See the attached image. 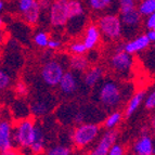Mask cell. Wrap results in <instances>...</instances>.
<instances>
[{
  "instance_id": "obj_25",
  "label": "cell",
  "mask_w": 155,
  "mask_h": 155,
  "mask_svg": "<svg viewBox=\"0 0 155 155\" xmlns=\"http://www.w3.org/2000/svg\"><path fill=\"white\" fill-rule=\"evenodd\" d=\"M70 51L73 55H81L86 54V52L88 50L81 40H75L70 45Z\"/></svg>"
},
{
  "instance_id": "obj_7",
  "label": "cell",
  "mask_w": 155,
  "mask_h": 155,
  "mask_svg": "<svg viewBox=\"0 0 155 155\" xmlns=\"http://www.w3.org/2000/svg\"><path fill=\"white\" fill-rule=\"evenodd\" d=\"M65 67L62 63L58 60H49L42 65L40 70V76L41 79L47 86L49 87H55L59 85L60 80L64 75Z\"/></svg>"
},
{
  "instance_id": "obj_20",
  "label": "cell",
  "mask_w": 155,
  "mask_h": 155,
  "mask_svg": "<svg viewBox=\"0 0 155 155\" xmlns=\"http://www.w3.org/2000/svg\"><path fill=\"white\" fill-rule=\"evenodd\" d=\"M51 107V102L46 99H39L35 100L31 105V111L35 116H41L45 115Z\"/></svg>"
},
{
  "instance_id": "obj_37",
  "label": "cell",
  "mask_w": 155,
  "mask_h": 155,
  "mask_svg": "<svg viewBox=\"0 0 155 155\" xmlns=\"http://www.w3.org/2000/svg\"><path fill=\"white\" fill-rule=\"evenodd\" d=\"M7 37H8L7 36V31H5L3 28H0V47L5 44Z\"/></svg>"
},
{
  "instance_id": "obj_1",
  "label": "cell",
  "mask_w": 155,
  "mask_h": 155,
  "mask_svg": "<svg viewBox=\"0 0 155 155\" xmlns=\"http://www.w3.org/2000/svg\"><path fill=\"white\" fill-rule=\"evenodd\" d=\"M98 102L105 110L114 111L124 102L125 93L122 85L114 79H104L98 84Z\"/></svg>"
},
{
  "instance_id": "obj_38",
  "label": "cell",
  "mask_w": 155,
  "mask_h": 155,
  "mask_svg": "<svg viewBox=\"0 0 155 155\" xmlns=\"http://www.w3.org/2000/svg\"><path fill=\"white\" fill-rule=\"evenodd\" d=\"M0 155H20V153H18L16 150H14V149H11V150L1 152L0 153Z\"/></svg>"
},
{
  "instance_id": "obj_33",
  "label": "cell",
  "mask_w": 155,
  "mask_h": 155,
  "mask_svg": "<svg viewBox=\"0 0 155 155\" xmlns=\"http://www.w3.org/2000/svg\"><path fill=\"white\" fill-rule=\"evenodd\" d=\"M145 27H147V29H155V13L147 16Z\"/></svg>"
},
{
  "instance_id": "obj_36",
  "label": "cell",
  "mask_w": 155,
  "mask_h": 155,
  "mask_svg": "<svg viewBox=\"0 0 155 155\" xmlns=\"http://www.w3.org/2000/svg\"><path fill=\"white\" fill-rule=\"evenodd\" d=\"M145 36L147 37V39L151 42H153L155 40V29H147V33H145Z\"/></svg>"
},
{
  "instance_id": "obj_19",
  "label": "cell",
  "mask_w": 155,
  "mask_h": 155,
  "mask_svg": "<svg viewBox=\"0 0 155 155\" xmlns=\"http://www.w3.org/2000/svg\"><path fill=\"white\" fill-rule=\"evenodd\" d=\"M41 12L42 11L40 10V8H39V5H38V2H37V0H36L35 3L31 5V8L22 14V16H23L24 21H25L27 24H29V25H36V24L38 23L39 18H40Z\"/></svg>"
},
{
  "instance_id": "obj_4",
  "label": "cell",
  "mask_w": 155,
  "mask_h": 155,
  "mask_svg": "<svg viewBox=\"0 0 155 155\" xmlns=\"http://www.w3.org/2000/svg\"><path fill=\"white\" fill-rule=\"evenodd\" d=\"M101 132V127L94 123L79 124L73 130L72 141L76 147L85 149L96 142Z\"/></svg>"
},
{
  "instance_id": "obj_39",
  "label": "cell",
  "mask_w": 155,
  "mask_h": 155,
  "mask_svg": "<svg viewBox=\"0 0 155 155\" xmlns=\"http://www.w3.org/2000/svg\"><path fill=\"white\" fill-rule=\"evenodd\" d=\"M3 9H5V1H3V0H0V12H2Z\"/></svg>"
},
{
  "instance_id": "obj_3",
  "label": "cell",
  "mask_w": 155,
  "mask_h": 155,
  "mask_svg": "<svg viewBox=\"0 0 155 155\" xmlns=\"http://www.w3.org/2000/svg\"><path fill=\"white\" fill-rule=\"evenodd\" d=\"M35 127L36 123L28 117L20 119L15 125H13V147L28 149L35 138Z\"/></svg>"
},
{
  "instance_id": "obj_18",
  "label": "cell",
  "mask_w": 155,
  "mask_h": 155,
  "mask_svg": "<svg viewBox=\"0 0 155 155\" xmlns=\"http://www.w3.org/2000/svg\"><path fill=\"white\" fill-rule=\"evenodd\" d=\"M71 70L75 73H84L89 67L90 63L87 60L85 54L81 55H72L68 61Z\"/></svg>"
},
{
  "instance_id": "obj_35",
  "label": "cell",
  "mask_w": 155,
  "mask_h": 155,
  "mask_svg": "<svg viewBox=\"0 0 155 155\" xmlns=\"http://www.w3.org/2000/svg\"><path fill=\"white\" fill-rule=\"evenodd\" d=\"M139 0H118V5H131L138 3Z\"/></svg>"
},
{
  "instance_id": "obj_13",
  "label": "cell",
  "mask_w": 155,
  "mask_h": 155,
  "mask_svg": "<svg viewBox=\"0 0 155 155\" xmlns=\"http://www.w3.org/2000/svg\"><path fill=\"white\" fill-rule=\"evenodd\" d=\"M151 44L152 42L147 39V37L145 36V34H141V35H138L136 38L134 39L131 38L127 42L123 44L122 48L127 53L134 55V54H137L138 52H142L144 50H147L151 46Z\"/></svg>"
},
{
  "instance_id": "obj_23",
  "label": "cell",
  "mask_w": 155,
  "mask_h": 155,
  "mask_svg": "<svg viewBox=\"0 0 155 155\" xmlns=\"http://www.w3.org/2000/svg\"><path fill=\"white\" fill-rule=\"evenodd\" d=\"M50 36L45 31H39L34 35V42L39 48H47Z\"/></svg>"
},
{
  "instance_id": "obj_27",
  "label": "cell",
  "mask_w": 155,
  "mask_h": 155,
  "mask_svg": "<svg viewBox=\"0 0 155 155\" xmlns=\"http://www.w3.org/2000/svg\"><path fill=\"white\" fill-rule=\"evenodd\" d=\"M143 103H144V106L147 110L154 109L155 107V91H154V89H152L150 92L145 93Z\"/></svg>"
},
{
  "instance_id": "obj_26",
  "label": "cell",
  "mask_w": 155,
  "mask_h": 155,
  "mask_svg": "<svg viewBox=\"0 0 155 155\" xmlns=\"http://www.w3.org/2000/svg\"><path fill=\"white\" fill-rule=\"evenodd\" d=\"M12 83V77L8 72L0 67V91L8 89Z\"/></svg>"
},
{
  "instance_id": "obj_8",
  "label": "cell",
  "mask_w": 155,
  "mask_h": 155,
  "mask_svg": "<svg viewBox=\"0 0 155 155\" xmlns=\"http://www.w3.org/2000/svg\"><path fill=\"white\" fill-rule=\"evenodd\" d=\"M119 20L122 23L123 36L126 38L134 36L139 31L140 25L142 22V16L140 15L137 8L131 9L128 11L119 12Z\"/></svg>"
},
{
  "instance_id": "obj_15",
  "label": "cell",
  "mask_w": 155,
  "mask_h": 155,
  "mask_svg": "<svg viewBox=\"0 0 155 155\" xmlns=\"http://www.w3.org/2000/svg\"><path fill=\"white\" fill-rule=\"evenodd\" d=\"M81 41L84 42L87 50L96 49L101 41V34L97 24H89L85 29L84 38Z\"/></svg>"
},
{
  "instance_id": "obj_9",
  "label": "cell",
  "mask_w": 155,
  "mask_h": 155,
  "mask_svg": "<svg viewBox=\"0 0 155 155\" xmlns=\"http://www.w3.org/2000/svg\"><path fill=\"white\" fill-rule=\"evenodd\" d=\"M118 132L116 129H110L103 132V134L99 138V141L94 145L92 150H90L86 155H106L110 147L116 142Z\"/></svg>"
},
{
  "instance_id": "obj_10",
  "label": "cell",
  "mask_w": 155,
  "mask_h": 155,
  "mask_svg": "<svg viewBox=\"0 0 155 155\" xmlns=\"http://www.w3.org/2000/svg\"><path fill=\"white\" fill-rule=\"evenodd\" d=\"M58 86H59L60 91L64 96L75 94L78 91V88H79V81H78L77 74L75 72H73V71L65 72Z\"/></svg>"
},
{
  "instance_id": "obj_31",
  "label": "cell",
  "mask_w": 155,
  "mask_h": 155,
  "mask_svg": "<svg viewBox=\"0 0 155 155\" xmlns=\"http://www.w3.org/2000/svg\"><path fill=\"white\" fill-rule=\"evenodd\" d=\"M62 41L58 38H50L49 41H48V46L47 48L50 50H58L62 47Z\"/></svg>"
},
{
  "instance_id": "obj_22",
  "label": "cell",
  "mask_w": 155,
  "mask_h": 155,
  "mask_svg": "<svg viewBox=\"0 0 155 155\" xmlns=\"http://www.w3.org/2000/svg\"><path fill=\"white\" fill-rule=\"evenodd\" d=\"M137 10L141 16H149L155 13V0H141L137 3Z\"/></svg>"
},
{
  "instance_id": "obj_40",
  "label": "cell",
  "mask_w": 155,
  "mask_h": 155,
  "mask_svg": "<svg viewBox=\"0 0 155 155\" xmlns=\"http://www.w3.org/2000/svg\"><path fill=\"white\" fill-rule=\"evenodd\" d=\"M2 26H3V20H2V18L0 16V28H2Z\"/></svg>"
},
{
  "instance_id": "obj_29",
  "label": "cell",
  "mask_w": 155,
  "mask_h": 155,
  "mask_svg": "<svg viewBox=\"0 0 155 155\" xmlns=\"http://www.w3.org/2000/svg\"><path fill=\"white\" fill-rule=\"evenodd\" d=\"M106 155H125L124 145L115 142L111 147H110L109 152H107V154Z\"/></svg>"
},
{
  "instance_id": "obj_28",
  "label": "cell",
  "mask_w": 155,
  "mask_h": 155,
  "mask_svg": "<svg viewBox=\"0 0 155 155\" xmlns=\"http://www.w3.org/2000/svg\"><path fill=\"white\" fill-rule=\"evenodd\" d=\"M36 0H18V11L21 14H23L24 12L28 10L31 5L35 3Z\"/></svg>"
},
{
  "instance_id": "obj_34",
  "label": "cell",
  "mask_w": 155,
  "mask_h": 155,
  "mask_svg": "<svg viewBox=\"0 0 155 155\" xmlns=\"http://www.w3.org/2000/svg\"><path fill=\"white\" fill-rule=\"evenodd\" d=\"M37 2H38V5L40 10L44 11V10H48L51 5L52 0H37Z\"/></svg>"
},
{
  "instance_id": "obj_43",
  "label": "cell",
  "mask_w": 155,
  "mask_h": 155,
  "mask_svg": "<svg viewBox=\"0 0 155 155\" xmlns=\"http://www.w3.org/2000/svg\"><path fill=\"white\" fill-rule=\"evenodd\" d=\"M134 155H138V154H134Z\"/></svg>"
},
{
  "instance_id": "obj_32",
  "label": "cell",
  "mask_w": 155,
  "mask_h": 155,
  "mask_svg": "<svg viewBox=\"0 0 155 155\" xmlns=\"http://www.w3.org/2000/svg\"><path fill=\"white\" fill-rule=\"evenodd\" d=\"M89 51V54L86 55L87 60L89 61V63H97L99 60V52L96 51L94 49H91V50H88Z\"/></svg>"
},
{
  "instance_id": "obj_14",
  "label": "cell",
  "mask_w": 155,
  "mask_h": 155,
  "mask_svg": "<svg viewBox=\"0 0 155 155\" xmlns=\"http://www.w3.org/2000/svg\"><path fill=\"white\" fill-rule=\"evenodd\" d=\"M103 76H104L103 67L99 66V65H93V66H91V67L89 66L88 68L84 72L83 81L86 87L93 88V87H96L101 80H102Z\"/></svg>"
},
{
  "instance_id": "obj_12",
  "label": "cell",
  "mask_w": 155,
  "mask_h": 155,
  "mask_svg": "<svg viewBox=\"0 0 155 155\" xmlns=\"http://www.w3.org/2000/svg\"><path fill=\"white\" fill-rule=\"evenodd\" d=\"M86 5L97 14L114 13V9H118V0H85Z\"/></svg>"
},
{
  "instance_id": "obj_6",
  "label": "cell",
  "mask_w": 155,
  "mask_h": 155,
  "mask_svg": "<svg viewBox=\"0 0 155 155\" xmlns=\"http://www.w3.org/2000/svg\"><path fill=\"white\" fill-rule=\"evenodd\" d=\"M134 62V55L127 53L122 46H118L110 59V66L116 74L124 77L131 72Z\"/></svg>"
},
{
  "instance_id": "obj_42",
  "label": "cell",
  "mask_w": 155,
  "mask_h": 155,
  "mask_svg": "<svg viewBox=\"0 0 155 155\" xmlns=\"http://www.w3.org/2000/svg\"><path fill=\"white\" fill-rule=\"evenodd\" d=\"M76 155H81V154H76Z\"/></svg>"
},
{
  "instance_id": "obj_16",
  "label": "cell",
  "mask_w": 155,
  "mask_h": 155,
  "mask_svg": "<svg viewBox=\"0 0 155 155\" xmlns=\"http://www.w3.org/2000/svg\"><path fill=\"white\" fill-rule=\"evenodd\" d=\"M134 154L138 155H154V142L149 134H142L134 142L132 147Z\"/></svg>"
},
{
  "instance_id": "obj_30",
  "label": "cell",
  "mask_w": 155,
  "mask_h": 155,
  "mask_svg": "<svg viewBox=\"0 0 155 155\" xmlns=\"http://www.w3.org/2000/svg\"><path fill=\"white\" fill-rule=\"evenodd\" d=\"M14 90H15L16 94H18V97H25V96H27V93H28V88H27L26 84H24L23 81L16 83Z\"/></svg>"
},
{
  "instance_id": "obj_24",
  "label": "cell",
  "mask_w": 155,
  "mask_h": 155,
  "mask_svg": "<svg viewBox=\"0 0 155 155\" xmlns=\"http://www.w3.org/2000/svg\"><path fill=\"white\" fill-rule=\"evenodd\" d=\"M47 155H72V149L64 144H58L50 147Z\"/></svg>"
},
{
  "instance_id": "obj_21",
  "label": "cell",
  "mask_w": 155,
  "mask_h": 155,
  "mask_svg": "<svg viewBox=\"0 0 155 155\" xmlns=\"http://www.w3.org/2000/svg\"><path fill=\"white\" fill-rule=\"evenodd\" d=\"M123 119V113L118 110H114L109 114V116H106V118L103 122V127L106 130L110 129H115L119 125V123L122 122Z\"/></svg>"
},
{
  "instance_id": "obj_41",
  "label": "cell",
  "mask_w": 155,
  "mask_h": 155,
  "mask_svg": "<svg viewBox=\"0 0 155 155\" xmlns=\"http://www.w3.org/2000/svg\"><path fill=\"white\" fill-rule=\"evenodd\" d=\"M2 118V111H1V107H0V120Z\"/></svg>"
},
{
  "instance_id": "obj_11",
  "label": "cell",
  "mask_w": 155,
  "mask_h": 155,
  "mask_svg": "<svg viewBox=\"0 0 155 155\" xmlns=\"http://www.w3.org/2000/svg\"><path fill=\"white\" fill-rule=\"evenodd\" d=\"M13 124L9 118H1L0 120V153L13 149L12 140Z\"/></svg>"
},
{
  "instance_id": "obj_2",
  "label": "cell",
  "mask_w": 155,
  "mask_h": 155,
  "mask_svg": "<svg viewBox=\"0 0 155 155\" xmlns=\"http://www.w3.org/2000/svg\"><path fill=\"white\" fill-rule=\"evenodd\" d=\"M101 38L107 41H117L123 37L122 23L115 13H106L99 16L97 22Z\"/></svg>"
},
{
  "instance_id": "obj_5",
  "label": "cell",
  "mask_w": 155,
  "mask_h": 155,
  "mask_svg": "<svg viewBox=\"0 0 155 155\" xmlns=\"http://www.w3.org/2000/svg\"><path fill=\"white\" fill-rule=\"evenodd\" d=\"M48 16L53 28H64L68 18V0H53L48 9Z\"/></svg>"
},
{
  "instance_id": "obj_17",
  "label": "cell",
  "mask_w": 155,
  "mask_h": 155,
  "mask_svg": "<svg viewBox=\"0 0 155 155\" xmlns=\"http://www.w3.org/2000/svg\"><path fill=\"white\" fill-rule=\"evenodd\" d=\"M145 90H139L136 93H134L131 97H130L129 101L126 105V110H125V116L128 118V117H131L132 114H134V112L137 111L140 107V105L143 103V100H144Z\"/></svg>"
}]
</instances>
